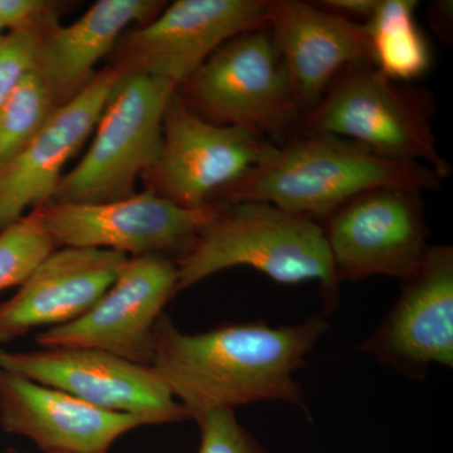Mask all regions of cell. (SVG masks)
<instances>
[{"label":"cell","instance_id":"cell-1","mask_svg":"<svg viewBox=\"0 0 453 453\" xmlns=\"http://www.w3.org/2000/svg\"><path fill=\"white\" fill-rule=\"evenodd\" d=\"M327 330L326 319L315 316L288 326L256 321L186 334L163 314L150 366L192 419L258 402H283L306 412L295 372Z\"/></svg>","mask_w":453,"mask_h":453},{"label":"cell","instance_id":"cell-2","mask_svg":"<svg viewBox=\"0 0 453 453\" xmlns=\"http://www.w3.org/2000/svg\"><path fill=\"white\" fill-rule=\"evenodd\" d=\"M442 179L421 163L388 159L350 140L300 130L275 145L211 203L262 202L324 220L344 203L377 188L438 190Z\"/></svg>","mask_w":453,"mask_h":453},{"label":"cell","instance_id":"cell-3","mask_svg":"<svg viewBox=\"0 0 453 453\" xmlns=\"http://www.w3.org/2000/svg\"><path fill=\"white\" fill-rule=\"evenodd\" d=\"M214 204L213 217L177 261L178 292L220 271L247 266L283 285L319 281L325 312L335 308L340 282L320 223L268 203Z\"/></svg>","mask_w":453,"mask_h":453},{"label":"cell","instance_id":"cell-4","mask_svg":"<svg viewBox=\"0 0 453 453\" xmlns=\"http://www.w3.org/2000/svg\"><path fill=\"white\" fill-rule=\"evenodd\" d=\"M434 112L428 89L393 81L371 64L354 65L303 115L301 130L350 140L388 159L425 164L445 180L451 165L438 153Z\"/></svg>","mask_w":453,"mask_h":453},{"label":"cell","instance_id":"cell-5","mask_svg":"<svg viewBox=\"0 0 453 453\" xmlns=\"http://www.w3.org/2000/svg\"><path fill=\"white\" fill-rule=\"evenodd\" d=\"M177 88L168 80L121 68L88 153L61 178L50 202L101 204L135 195L139 175L151 173L159 160L164 115Z\"/></svg>","mask_w":453,"mask_h":453},{"label":"cell","instance_id":"cell-6","mask_svg":"<svg viewBox=\"0 0 453 453\" xmlns=\"http://www.w3.org/2000/svg\"><path fill=\"white\" fill-rule=\"evenodd\" d=\"M177 92L205 120L251 130L276 145L296 135L303 124L267 27L226 42Z\"/></svg>","mask_w":453,"mask_h":453},{"label":"cell","instance_id":"cell-7","mask_svg":"<svg viewBox=\"0 0 453 453\" xmlns=\"http://www.w3.org/2000/svg\"><path fill=\"white\" fill-rule=\"evenodd\" d=\"M216 204L192 210L153 189L101 204L47 203L37 210L42 226L58 247H89L124 253L184 255L196 243Z\"/></svg>","mask_w":453,"mask_h":453},{"label":"cell","instance_id":"cell-8","mask_svg":"<svg viewBox=\"0 0 453 453\" xmlns=\"http://www.w3.org/2000/svg\"><path fill=\"white\" fill-rule=\"evenodd\" d=\"M422 192L377 188L360 193L323 220L339 282L383 275L412 279L427 252Z\"/></svg>","mask_w":453,"mask_h":453},{"label":"cell","instance_id":"cell-9","mask_svg":"<svg viewBox=\"0 0 453 453\" xmlns=\"http://www.w3.org/2000/svg\"><path fill=\"white\" fill-rule=\"evenodd\" d=\"M0 369L62 390L103 410L138 416L148 426L192 419L151 366L96 349H0Z\"/></svg>","mask_w":453,"mask_h":453},{"label":"cell","instance_id":"cell-10","mask_svg":"<svg viewBox=\"0 0 453 453\" xmlns=\"http://www.w3.org/2000/svg\"><path fill=\"white\" fill-rule=\"evenodd\" d=\"M275 145L251 130L205 120L175 89L164 115L162 153L151 170L154 190L181 207L198 210Z\"/></svg>","mask_w":453,"mask_h":453},{"label":"cell","instance_id":"cell-11","mask_svg":"<svg viewBox=\"0 0 453 453\" xmlns=\"http://www.w3.org/2000/svg\"><path fill=\"white\" fill-rule=\"evenodd\" d=\"M178 292L177 262L129 257L101 299L76 320L37 334L41 348H88L150 366L155 325Z\"/></svg>","mask_w":453,"mask_h":453},{"label":"cell","instance_id":"cell-12","mask_svg":"<svg viewBox=\"0 0 453 453\" xmlns=\"http://www.w3.org/2000/svg\"><path fill=\"white\" fill-rule=\"evenodd\" d=\"M267 27V0H177L121 42L122 70L180 85L226 42Z\"/></svg>","mask_w":453,"mask_h":453},{"label":"cell","instance_id":"cell-13","mask_svg":"<svg viewBox=\"0 0 453 453\" xmlns=\"http://www.w3.org/2000/svg\"><path fill=\"white\" fill-rule=\"evenodd\" d=\"M411 380L432 365L453 368V249L428 246L418 273L371 338L359 348Z\"/></svg>","mask_w":453,"mask_h":453},{"label":"cell","instance_id":"cell-14","mask_svg":"<svg viewBox=\"0 0 453 453\" xmlns=\"http://www.w3.org/2000/svg\"><path fill=\"white\" fill-rule=\"evenodd\" d=\"M121 68L97 71L81 94L57 107L29 144L0 169V232L52 198L65 164L81 150L96 127Z\"/></svg>","mask_w":453,"mask_h":453},{"label":"cell","instance_id":"cell-15","mask_svg":"<svg viewBox=\"0 0 453 453\" xmlns=\"http://www.w3.org/2000/svg\"><path fill=\"white\" fill-rule=\"evenodd\" d=\"M0 426L41 453H109L119 438L148 425L0 369Z\"/></svg>","mask_w":453,"mask_h":453},{"label":"cell","instance_id":"cell-16","mask_svg":"<svg viewBox=\"0 0 453 453\" xmlns=\"http://www.w3.org/2000/svg\"><path fill=\"white\" fill-rule=\"evenodd\" d=\"M267 28L305 115L342 70L371 64L365 25L301 0H267Z\"/></svg>","mask_w":453,"mask_h":453},{"label":"cell","instance_id":"cell-17","mask_svg":"<svg viewBox=\"0 0 453 453\" xmlns=\"http://www.w3.org/2000/svg\"><path fill=\"white\" fill-rule=\"evenodd\" d=\"M127 259L110 250H55L11 300L0 303V342L7 344L35 327L76 320L109 290Z\"/></svg>","mask_w":453,"mask_h":453},{"label":"cell","instance_id":"cell-18","mask_svg":"<svg viewBox=\"0 0 453 453\" xmlns=\"http://www.w3.org/2000/svg\"><path fill=\"white\" fill-rule=\"evenodd\" d=\"M165 7L157 0H98L70 26L50 20L42 28L37 71L57 106L81 94L98 62L109 55L131 25L150 22Z\"/></svg>","mask_w":453,"mask_h":453},{"label":"cell","instance_id":"cell-19","mask_svg":"<svg viewBox=\"0 0 453 453\" xmlns=\"http://www.w3.org/2000/svg\"><path fill=\"white\" fill-rule=\"evenodd\" d=\"M416 0H380L365 23L372 65L396 82L411 83L432 65L427 37L416 22Z\"/></svg>","mask_w":453,"mask_h":453},{"label":"cell","instance_id":"cell-20","mask_svg":"<svg viewBox=\"0 0 453 453\" xmlns=\"http://www.w3.org/2000/svg\"><path fill=\"white\" fill-rule=\"evenodd\" d=\"M57 107L55 97L37 68L27 74L0 107V169L40 133Z\"/></svg>","mask_w":453,"mask_h":453},{"label":"cell","instance_id":"cell-21","mask_svg":"<svg viewBox=\"0 0 453 453\" xmlns=\"http://www.w3.org/2000/svg\"><path fill=\"white\" fill-rule=\"evenodd\" d=\"M35 211L0 232V291L20 286L55 251Z\"/></svg>","mask_w":453,"mask_h":453},{"label":"cell","instance_id":"cell-22","mask_svg":"<svg viewBox=\"0 0 453 453\" xmlns=\"http://www.w3.org/2000/svg\"><path fill=\"white\" fill-rule=\"evenodd\" d=\"M50 20L40 26L9 31L0 38V107L27 74L37 68L42 28Z\"/></svg>","mask_w":453,"mask_h":453},{"label":"cell","instance_id":"cell-23","mask_svg":"<svg viewBox=\"0 0 453 453\" xmlns=\"http://www.w3.org/2000/svg\"><path fill=\"white\" fill-rule=\"evenodd\" d=\"M201 429L198 453H268L235 418L234 411H214L196 417Z\"/></svg>","mask_w":453,"mask_h":453},{"label":"cell","instance_id":"cell-24","mask_svg":"<svg viewBox=\"0 0 453 453\" xmlns=\"http://www.w3.org/2000/svg\"><path fill=\"white\" fill-rule=\"evenodd\" d=\"M56 7L47 0H0V20L8 32L40 26L56 18Z\"/></svg>","mask_w":453,"mask_h":453},{"label":"cell","instance_id":"cell-25","mask_svg":"<svg viewBox=\"0 0 453 453\" xmlns=\"http://www.w3.org/2000/svg\"><path fill=\"white\" fill-rule=\"evenodd\" d=\"M380 0H320L315 5L350 20V22L365 25L377 11Z\"/></svg>","mask_w":453,"mask_h":453},{"label":"cell","instance_id":"cell-26","mask_svg":"<svg viewBox=\"0 0 453 453\" xmlns=\"http://www.w3.org/2000/svg\"><path fill=\"white\" fill-rule=\"evenodd\" d=\"M429 20L441 37L449 38V35H451L449 27V28L452 27V2H447V0L434 2L429 11Z\"/></svg>","mask_w":453,"mask_h":453},{"label":"cell","instance_id":"cell-27","mask_svg":"<svg viewBox=\"0 0 453 453\" xmlns=\"http://www.w3.org/2000/svg\"><path fill=\"white\" fill-rule=\"evenodd\" d=\"M5 33H7V29H5V27L3 26L2 20H0V38H2Z\"/></svg>","mask_w":453,"mask_h":453},{"label":"cell","instance_id":"cell-28","mask_svg":"<svg viewBox=\"0 0 453 453\" xmlns=\"http://www.w3.org/2000/svg\"><path fill=\"white\" fill-rule=\"evenodd\" d=\"M4 453H27V452L19 451V449H8L7 451H5Z\"/></svg>","mask_w":453,"mask_h":453}]
</instances>
